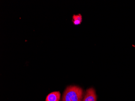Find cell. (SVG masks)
<instances>
[{"mask_svg":"<svg viewBox=\"0 0 135 101\" xmlns=\"http://www.w3.org/2000/svg\"><path fill=\"white\" fill-rule=\"evenodd\" d=\"M82 21V17L81 14L74 15L73 17V22L75 25L81 24Z\"/></svg>","mask_w":135,"mask_h":101,"instance_id":"cell-4","label":"cell"},{"mask_svg":"<svg viewBox=\"0 0 135 101\" xmlns=\"http://www.w3.org/2000/svg\"><path fill=\"white\" fill-rule=\"evenodd\" d=\"M97 95L94 88H89L86 91L83 101H96Z\"/></svg>","mask_w":135,"mask_h":101,"instance_id":"cell-2","label":"cell"},{"mask_svg":"<svg viewBox=\"0 0 135 101\" xmlns=\"http://www.w3.org/2000/svg\"><path fill=\"white\" fill-rule=\"evenodd\" d=\"M83 91L76 86H68L64 91L62 101H82Z\"/></svg>","mask_w":135,"mask_h":101,"instance_id":"cell-1","label":"cell"},{"mask_svg":"<svg viewBox=\"0 0 135 101\" xmlns=\"http://www.w3.org/2000/svg\"><path fill=\"white\" fill-rule=\"evenodd\" d=\"M61 94L59 92H54L48 95L45 101H59Z\"/></svg>","mask_w":135,"mask_h":101,"instance_id":"cell-3","label":"cell"}]
</instances>
